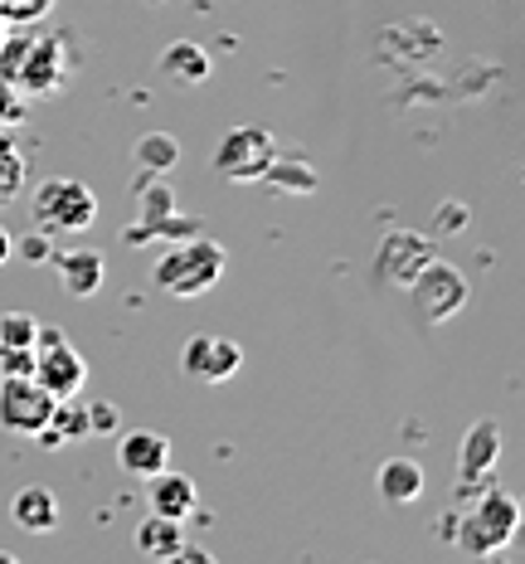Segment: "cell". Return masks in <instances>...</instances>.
I'll list each match as a JSON object with an SVG mask.
<instances>
[{"mask_svg": "<svg viewBox=\"0 0 525 564\" xmlns=\"http://www.w3.org/2000/svg\"><path fill=\"white\" fill-rule=\"evenodd\" d=\"M50 263L74 297H92L108 278V263H102L98 249H50Z\"/></svg>", "mask_w": 525, "mask_h": 564, "instance_id": "7c38bea8", "label": "cell"}, {"mask_svg": "<svg viewBox=\"0 0 525 564\" xmlns=\"http://www.w3.org/2000/svg\"><path fill=\"white\" fill-rule=\"evenodd\" d=\"M380 497L390 501V507L418 501L424 497V467H418L414 457H390V463L380 467Z\"/></svg>", "mask_w": 525, "mask_h": 564, "instance_id": "2e32d148", "label": "cell"}, {"mask_svg": "<svg viewBox=\"0 0 525 564\" xmlns=\"http://www.w3.org/2000/svg\"><path fill=\"white\" fill-rule=\"evenodd\" d=\"M30 117V98L10 78H0V127H20Z\"/></svg>", "mask_w": 525, "mask_h": 564, "instance_id": "603a6c76", "label": "cell"}, {"mask_svg": "<svg viewBox=\"0 0 525 564\" xmlns=\"http://www.w3.org/2000/svg\"><path fill=\"white\" fill-rule=\"evenodd\" d=\"M34 332H40V322H34L30 312H6L0 316V346H30L34 350Z\"/></svg>", "mask_w": 525, "mask_h": 564, "instance_id": "44dd1931", "label": "cell"}, {"mask_svg": "<svg viewBox=\"0 0 525 564\" xmlns=\"http://www.w3.org/2000/svg\"><path fill=\"white\" fill-rule=\"evenodd\" d=\"M185 545V521H171V516H156L136 525V550L146 560H175V550Z\"/></svg>", "mask_w": 525, "mask_h": 564, "instance_id": "ac0fdd59", "label": "cell"}, {"mask_svg": "<svg viewBox=\"0 0 525 564\" xmlns=\"http://www.w3.org/2000/svg\"><path fill=\"white\" fill-rule=\"evenodd\" d=\"M6 30H10V25H6V20H0V34H6Z\"/></svg>", "mask_w": 525, "mask_h": 564, "instance_id": "4dcf8cb0", "label": "cell"}, {"mask_svg": "<svg viewBox=\"0 0 525 564\" xmlns=\"http://www.w3.org/2000/svg\"><path fill=\"white\" fill-rule=\"evenodd\" d=\"M263 181L273 185V191H292V195H311V191H317V171H311V161L283 156V151H277L273 166L263 171Z\"/></svg>", "mask_w": 525, "mask_h": 564, "instance_id": "d6986e66", "label": "cell"}, {"mask_svg": "<svg viewBox=\"0 0 525 564\" xmlns=\"http://www.w3.org/2000/svg\"><path fill=\"white\" fill-rule=\"evenodd\" d=\"M146 501L156 516H171V521H185V516L195 511V501H200V487H195V477L185 473H171V467H161V473L146 477Z\"/></svg>", "mask_w": 525, "mask_h": 564, "instance_id": "4fadbf2b", "label": "cell"}, {"mask_svg": "<svg viewBox=\"0 0 525 564\" xmlns=\"http://www.w3.org/2000/svg\"><path fill=\"white\" fill-rule=\"evenodd\" d=\"M239 366H243V350L229 336H190L181 350V370L200 384H225L239 375Z\"/></svg>", "mask_w": 525, "mask_h": 564, "instance_id": "9c48e42d", "label": "cell"}, {"mask_svg": "<svg viewBox=\"0 0 525 564\" xmlns=\"http://www.w3.org/2000/svg\"><path fill=\"white\" fill-rule=\"evenodd\" d=\"M496 457H501V423L496 419H477L472 429H467L462 453H458V481L462 487H472V481L492 477Z\"/></svg>", "mask_w": 525, "mask_h": 564, "instance_id": "8fae6325", "label": "cell"}, {"mask_svg": "<svg viewBox=\"0 0 525 564\" xmlns=\"http://www.w3.org/2000/svg\"><path fill=\"white\" fill-rule=\"evenodd\" d=\"M10 258H15V239H10V234L0 229V263H10Z\"/></svg>", "mask_w": 525, "mask_h": 564, "instance_id": "f1b7e54d", "label": "cell"}, {"mask_svg": "<svg viewBox=\"0 0 525 564\" xmlns=\"http://www.w3.org/2000/svg\"><path fill=\"white\" fill-rule=\"evenodd\" d=\"M20 185H25V161H20V151H6L0 156V199L20 195Z\"/></svg>", "mask_w": 525, "mask_h": 564, "instance_id": "cb8c5ba5", "label": "cell"}, {"mask_svg": "<svg viewBox=\"0 0 525 564\" xmlns=\"http://www.w3.org/2000/svg\"><path fill=\"white\" fill-rule=\"evenodd\" d=\"M68 40L74 34H34V44H30V54H25V68H20V78H15V88L25 93V98H50V93H58L68 84V68L74 64H64V50H68Z\"/></svg>", "mask_w": 525, "mask_h": 564, "instance_id": "ba28073f", "label": "cell"}, {"mask_svg": "<svg viewBox=\"0 0 525 564\" xmlns=\"http://www.w3.org/2000/svg\"><path fill=\"white\" fill-rule=\"evenodd\" d=\"M117 423H122V414H117L112 399H98V404H88V433H117Z\"/></svg>", "mask_w": 525, "mask_h": 564, "instance_id": "484cf974", "label": "cell"}, {"mask_svg": "<svg viewBox=\"0 0 525 564\" xmlns=\"http://www.w3.org/2000/svg\"><path fill=\"white\" fill-rule=\"evenodd\" d=\"M161 68H166L171 78H181V84H205V78L215 74V58H209L205 44L175 40V44H166V54H161Z\"/></svg>", "mask_w": 525, "mask_h": 564, "instance_id": "e0dca14e", "label": "cell"}, {"mask_svg": "<svg viewBox=\"0 0 525 564\" xmlns=\"http://www.w3.org/2000/svg\"><path fill=\"white\" fill-rule=\"evenodd\" d=\"M0 375H34L30 346H0Z\"/></svg>", "mask_w": 525, "mask_h": 564, "instance_id": "d4e9b609", "label": "cell"}, {"mask_svg": "<svg viewBox=\"0 0 525 564\" xmlns=\"http://www.w3.org/2000/svg\"><path fill=\"white\" fill-rule=\"evenodd\" d=\"M273 156H277V137L267 132V127H233V132L219 137L209 166L233 185H249V181H263V171L273 166Z\"/></svg>", "mask_w": 525, "mask_h": 564, "instance_id": "3957f363", "label": "cell"}, {"mask_svg": "<svg viewBox=\"0 0 525 564\" xmlns=\"http://www.w3.org/2000/svg\"><path fill=\"white\" fill-rule=\"evenodd\" d=\"M54 10V0H0V20L6 25H34Z\"/></svg>", "mask_w": 525, "mask_h": 564, "instance_id": "7402d4cb", "label": "cell"}, {"mask_svg": "<svg viewBox=\"0 0 525 564\" xmlns=\"http://www.w3.org/2000/svg\"><path fill=\"white\" fill-rule=\"evenodd\" d=\"M10 521L30 535H50L58 525V497L50 487H40V481H34V487H20L15 501H10Z\"/></svg>", "mask_w": 525, "mask_h": 564, "instance_id": "5bb4252c", "label": "cell"}, {"mask_svg": "<svg viewBox=\"0 0 525 564\" xmlns=\"http://www.w3.org/2000/svg\"><path fill=\"white\" fill-rule=\"evenodd\" d=\"M404 292H408L414 312L424 316L428 326H442L448 316H458L467 307V278L452 263H442V258H428V263L418 268V278L408 282Z\"/></svg>", "mask_w": 525, "mask_h": 564, "instance_id": "277c9868", "label": "cell"}, {"mask_svg": "<svg viewBox=\"0 0 525 564\" xmlns=\"http://www.w3.org/2000/svg\"><path fill=\"white\" fill-rule=\"evenodd\" d=\"M50 249H54V243L50 239H44V234H25V239H20V258H25V263H50Z\"/></svg>", "mask_w": 525, "mask_h": 564, "instance_id": "83f0119b", "label": "cell"}, {"mask_svg": "<svg viewBox=\"0 0 525 564\" xmlns=\"http://www.w3.org/2000/svg\"><path fill=\"white\" fill-rule=\"evenodd\" d=\"M132 156L146 175H166L175 161H181V147H175V137H166V132H146V137H136Z\"/></svg>", "mask_w": 525, "mask_h": 564, "instance_id": "ffe728a7", "label": "cell"}, {"mask_svg": "<svg viewBox=\"0 0 525 564\" xmlns=\"http://www.w3.org/2000/svg\"><path fill=\"white\" fill-rule=\"evenodd\" d=\"M521 531V507L511 491H486L472 511L458 521V550L472 560H486V555H501V550L516 540Z\"/></svg>", "mask_w": 525, "mask_h": 564, "instance_id": "7a4b0ae2", "label": "cell"}, {"mask_svg": "<svg viewBox=\"0 0 525 564\" xmlns=\"http://www.w3.org/2000/svg\"><path fill=\"white\" fill-rule=\"evenodd\" d=\"M428 258H438L434 239H424V234H414V229H394V234H384L375 258H370V278H375L380 288H400L404 292Z\"/></svg>", "mask_w": 525, "mask_h": 564, "instance_id": "8992f818", "label": "cell"}, {"mask_svg": "<svg viewBox=\"0 0 525 564\" xmlns=\"http://www.w3.org/2000/svg\"><path fill=\"white\" fill-rule=\"evenodd\" d=\"M434 229L438 234H458V229H467V205H438V215H434Z\"/></svg>", "mask_w": 525, "mask_h": 564, "instance_id": "4316f807", "label": "cell"}, {"mask_svg": "<svg viewBox=\"0 0 525 564\" xmlns=\"http://www.w3.org/2000/svg\"><path fill=\"white\" fill-rule=\"evenodd\" d=\"M225 263H229L225 243L205 239V234H190V239L161 249L156 268H151V282H156L161 292H171V297H200V292H209L225 278Z\"/></svg>", "mask_w": 525, "mask_h": 564, "instance_id": "6da1fadb", "label": "cell"}, {"mask_svg": "<svg viewBox=\"0 0 525 564\" xmlns=\"http://www.w3.org/2000/svg\"><path fill=\"white\" fill-rule=\"evenodd\" d=\"M34 380L44 384L50 399H78V390L88 384V360L78 356L64 336V340H54V346L34 350Z\"/></svg>", "mask_w": 525, "mask_h": 564, "instance_id": "30bf717a", "label": "cell"}, {"mask_svg": "<svg viewBox=\"0 0 525 564\" xmlns=\"http://www.w3.org/2000/svg\"><path fill=\"white\" fill-rule=\"evenodd\" d=\"M6 151H20V147H15V137H10L6 127H0V156H6Z\"/></svg>", "mask_w": 525, "mask_h": 564, "instance_id": "f546056e", "label": "cell"}, {"mask_svg": "<svg viewBox=\"0 0 525 564\" xmlns=\"http://www.w3.org/2000/svg\"><path fill=\"white\" fill-rule=\"evenodd\" d=\"M117 463H122L132 477H151V473H161V467H171V443L161 438V433H142V429L122 433Z\"/></svg>", "mask_w": 525, "mask_h": 564, "instance_id": "9a60e30c", "label": "cell"}, {"mask_svg": "<svg viewBox=\"0 0 525 564\" xmlns=\"http://www.w3.org/2000/svg\"><path fill=\"white\" fill-rule=\"evenodd\" d=\"M34 219H40V229L78 234L98 219V195L84 181H50L34 191Z\"/></svg>", "mask_w": 525, "mask_h": 564, "instance_id": "5b68a950", "label": "cell"}, {"mask_svg": "<svg viewBox=\"0 0 525 564\" xmlns=\"http://www.w3.org/2000/svg\"><path fill=\"white\" fill-rule=\"evenodd\" d=\"M54 399L44 394V384L34 375H0V429L34 438L50 423Z\"/></svg>", "mask_w": 525, "mask_h": 564, "instance_id": "52a82bcc", "label": "cell"}]
</instances>
